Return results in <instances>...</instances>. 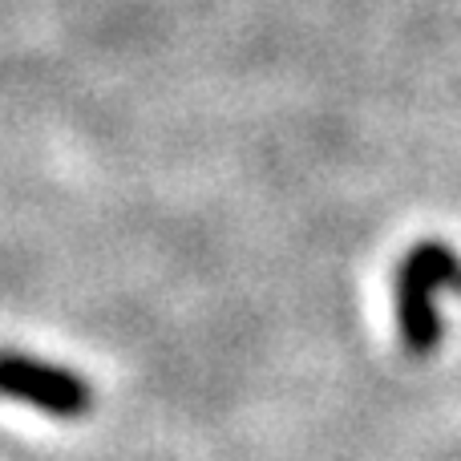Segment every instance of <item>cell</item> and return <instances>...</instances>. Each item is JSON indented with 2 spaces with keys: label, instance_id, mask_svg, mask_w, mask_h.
I'll return each mask as SVG.
<instances>
[{
  "label": "cell",
  "instance_id": "cell-1",
  "mask_svg": "<svg viewBox=\"0 0 461 461\" xmlns=\"http://www.w3.org/2000/svg\"><path fill=\"white\" fill-rule=\"evenodd\" d=\"M461 287V255L446 243H417L397 267V328L413 357L438 348L441 320L433 312V287Z\"/></svg>",
  "mask_w": 461,
  "mask_h": 461
},
{
  "label": "cell",
  "instance_id": "cell-2",
  "mask_svg": "<svg viewBox=\"0 0 461 461\" xmlns=\"http://www.w3.org/2000/svg\"><path fill=\"white\" fill-rule=\"evenodd\" d=\"M0 397L32 405L49 417H81L94 405V389L77 373L32 360L24 352H0Z\"/></svg>",
  "mask_w": 461,
  "mask_h": 461
}]
</instances>
